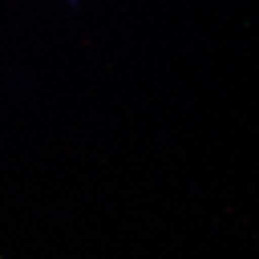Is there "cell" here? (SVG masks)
I'll return each mask as SVG.
<instances>
[{
	"mask_svg": "<svg viewBox=\"0 0 259 259\" xmlns=\"http://www.w3.org/2000/svg\"><path fill=\"white\" fill-rule=\"evenodd\" d=\"M68 2H76V0H68Z\"/></svg>",
	"mask_w": 259,
	"mask_h": 259,
	"instance_id": "6da1fadb",
	"label": "cell"
}]
</instances>
